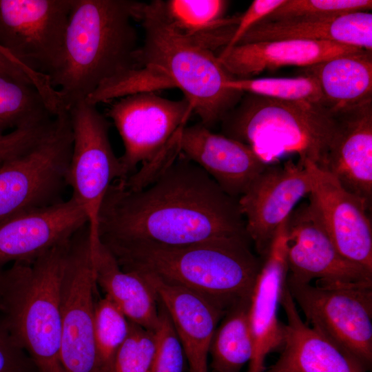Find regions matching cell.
<instances>
[{
	"label": "cell",
	"instance_id": "8d00e7d4",
	"mask_svg": "<svg viewBox=\"0 0 372 372\" xmlns=\"http://www.w3.org/2000/svg\"><path fill=\"white\" fill-rule=\"evenodd\" d=\"M285 1V0L253 1L246 11L240 15L233 37L222 52H226L236 45L250 29L266 18Z\"/></svg>",
	"mask_w": 372,
	"mask_h": 372
},
{
	"label": "cell",
	"instance_id": "7a4b0ae2",
	"mask_svg": "<svg viewBox=\"0 0 372 372\" xmlns=\"http://www.w3.org/2000/svg\"><path fill=\"white\" fill-rule=\"evenodd\" d=\"M141 2L73 0L61 63L50 76L64 110L101 85L141 68L136 21Z\"/></svg>",
	"mask_w": 372,
	"mask_h": 372
},
{
	"label": "cell",
	"instance_id": "e575fe53",
	"mask_svg": "<svg viewBox=\"0 0 372 372\" xmlns=\"http://www.w3.org/2000/svg\"><path fill=\"white\" fill-rule=\"evenodd\" d=\"M51 119L28 124L0 136V165L37 144L50 130Z\"/></svg>",
	"mask_w": 372,
	"mask_h": 372
},
{
	"label": "cell",
	"instance_id": "83f0119b",
	"mask_svg": "<svg viewBox=\"0 0 372 372\" xmlns=\"http://www.w3.org/2000/svg\"><path fill=\"white\" fill-rule=\"evenodd\" d=\"M53 116L34 85L0 72V136Z\"/></svg>",
	"mask_w": 372,
	"mask_h": 372
},
{
	"label": "cell",
	"instance_id": "ba28073f",
	"mask_svg": "<svg viewBox=\"0 0 372 372\" xmlns=\"http://www.w3.org/2000/svg\"><path fill=\"white\" fill-rule=\"evenodd\" d=\"M72 143L68 112H61L37 144L0 165V225L62 200Z\"/></svg>",
	"mask_w": 372,
	"mask_h": 372
},
{
	"label": "cell",
	"instance_id": "ac0fdd59",
	"mask_svg": "<svg viewBox=\"0 0 372 372\" xmlns=\"http://www.w3.org/2000/svg\"><path fill=\"white\" fill-rule=\"evenodd\" d=\"M178 149L237 199L267 165L247 145L214 133L201 123L182 130Z\"/></svg>",
	"mask_w": 372,
	"mask_h": 372
},
{
	"label": "cell",
	"instance_id": "7402d4cb",
	"mask_svg": "<svg viewBox=\"0 0 372 372\" xmlns=\"http://www.w3.org/2000/svg\"><path fill=\"white\" fill-rule=\"evenodd\" d=\"M280 305L287 323L278 360L264 372H364L340 349L304 322L285 285Z\"/></svg>",
	"mask_w": 372,
	"mask_h": 372
},
{
	"label": "cell",
	"instance_id": "4dcf8cb0",
	"mask_svg": "<svg viewBox=\"0 0 372 372\" xmlns=\"http://www.w3.org/2000/svg\"><path fill=\"white\" fill-rule=\"evenodd\" d=\"M371 8V0H285L260 22L329 18Z\"/></svg>",
	"mask_w": 372,
	"mask_h": 372
},
{
	"label": "cell",
	"instance_id": "d6986e66",
	"mask_svg": "<svg viewBox=\"0 0 372 372\" xmlns=\"http://www.w3.org/2000/svg\"><path fill=\"white\" fill-rule=\"evenodd\" d=\"M322 169L369 209L372 199V99L338 112Z\"/></svg>",
	"mask_w": 372,
	"mask_h": 372
},
{
	"label": "cell",
	"instance_id": "7c38bea8",
	"mask_svg": "<svg viewBox=\"0 0 372 372\" xmlns=\"http://www.w3.org/2000/svg\"><path fill=\"white\" fill-rule=\"evenodd\" d=\"M73 0H0V45L30 69L59 68Z\"/></svg>",
	"mask_w": 372,
	"mask_h": 372
},
{
	"label": "cell",
	"instance_id": "44dd1931",
	"mask_svg": "<svg viewBox=\"0 0 372 372\" xmlns=\"http://www.w3.org/2000/svg\"><path fill=\"white\" fill-rule=\"evenodd\" d=\"M363 49L331 42L290 39L238 44L217 56L231 76L249 79L283 66L306 68Z\"/></svg>",
	"mask_w": 372,
	"mask_h": 372
},
{
	"label": "cell",
	"instance_id": "836d02e7",
	"mask_svg": "<svg viewBox=\"0 0 372 372\" xmlns=\"http://www.w3.org/2000/svg\"><path fill=\"white\" fill-rule=\"evenodd\" d=\"M0 72L18 81L34 85L49 108L57 105L59 94L52 86L50 76L30 69L1 45Z\"/></svg>",
	"mask_w": 372,
	"mask_h": 372
},
{
	"label": "cell",
	"instance_id": "3957f363",
	"mask_svg": "<svg viewBox=\"0 0 372 372\" xmlns=\"http://www.w3.org/2000/svg\"><path fill=\"white\" fill-rule=\"evenodd\" d=\"M249 239L186 246L135 243L107 248L119 266L194 291L228 311L249 299L262 262Z\"/></svg>",
	"mask_w": 372,
	"mask_h": 372
},
{
	"label": "cell",
	"instance_id": "5b68a950",
	"mask_svg": "<svg viewBox=\"0 0 372 372\" xmlns=\"http://www.w3.org/2000/svg\"><path fill=\"white\" fill-rule=\"evenodd\" d=\"M70 240L5 270L0 313L37 372H63L61 287Z\"/></svg>",
	"mask_w": 372,
	"mask_h": 372
},
{
	"label": "cell",
	"instance_id": "8fae6325",
	"mask_svg": "<svg viewBox=\"0 0 372 372\" xmlns=\"http://www.w3.org/2000/svg\"><path fill=\"white\" fill-rule=\"evenodd\" d=\"M96 283L88 225L70 239L61 287L63 372H99L94 340Z\"/></svg>",
	"mask_w": 372,
	"mask_h": 372
},
{
	"label": "cell",
	"instance_id": "30bf717a",
	"mask_svg": "<svg viewBox=\"0 0 372 372\" xmlns=\"http://www.w3.org/2000/svg\"><path fill=\"white\" fill-rule=\"evenodd\" d=\"M72 149L67 176L72 197L85 211L92 247L99 242L98 218L110 186L123 179L121 165L112 147L110 125L96 105L82 100L68 110Z\"/></svg>",
	"mask_w": 372,
	"mask_h": 372
},
{
	"label": "cell",
	"instance_id": "8992f818",
	"mask_svg": "<svg viewBox=\"0 0 372 372\" xmlns=\"http://www.w3.org/2000/svg\"><path fill=\"white\" fill-rule=\"evenodd\" d=\"M137 21L144 32L138 60L181 90L201 123L209 128L238 103L242 92L225 87L231 76L214 52L174 32L162 19L152 1L142 3Z\"/></svg>",
	"mask_w": 372,
	"mask_h": 372
},
{
	"label": "cell",
	"instance_id": "d4e9b609",
	"mask_svg": "<svg viewBox=\"0 0 372 372\" xmlns=\"http://www.w3.org/2000/svg\"><path fill=\"white\" fill-rule=\"evenodd\" d=\"M96 283L131 322L154 331L159 318L158 300L149 284L124 271L100 241L92 250Z\"/></svg>",
	"mask_w": 372,
	"mask_h": 372
},
{
	"label": "cell",
	"instance_id": "277c9868",
	"mask_svg": "<svg viewBox=\"0 0 372 372\" xmlns=\"http://www.w3.org/2000/svg\"><path fill=\"white\" fill-rule=\"evenodd\" d=\"M221 121L223 135L249 146L266 165L297 154L323 169L338 114L320 104L247 94Z\"/></svg>",
	"mask_w": 372,
	"mask_h": 372
},
{
	"label": "cell",
	"instance_id": "52a82bcc",
	"mask_svg": "<svg viewBox=\"0 0 372 372\" xmlns=\"http://www.w3.org/2000/svg\"><path fill=\"white\" fill-rule=\"evenodd\" d=\"M194 112L183 97L171 100L154 91L138 92L116 99L106 116L122 139L119 157L123 178L133 174L140 182L152 179L178 152L182 130Z\"/></svg>",
	"mask_w": 372,
	"mask_h": 372
},
{
	"label": "cell",
	"instance_id": "6da1fadb",
	"mask_svg": "<svg viewBox=\"0 0 372 372\" xmlns=\"http://www.w3.org/2000/svg\"><path fill=\"white\" fill-rule=\"evenodd\" d=\"M98 238L106 248L249 239L238 199L180 153L140 188L119 179L110 186L99 213Z\"/></svg>",
	"mask_w": 372,
	"mask_h": 372
},
{
	"label": "cell",
	"instance_id": "603a6c76",
	"mask_svg": "<svg viewBox=\"0 0 372 372\" xmlns=\"http://www.w3.org/2000/svg\"><path fill=\"white\" fill-rule=\"evenodd\" d=\"M290 39L331 42L372 51V14L358 11L329 18L259 22L237 45Z\"/></svg>",
	"mask_w": 372,
	"mask_h": 372
},
{
	"label": "cell",
	"instance_id": "e0dca14e",
	"mask_svg": "<svg viewBox=\"0 0 372 372\" xmlns=\"http://www.w3.org/2000/svg\"><path fill=\"white\" fill-rule=\"evenodd\" d=\"M287 219L273 236L251 294L248 314L254 353L247 372H264L267 356L283 345L284 324L279 320L278 308L288 273Z\"/></svg>",
	"mask_w": 372,
	"mask_h": 372
},
{
	"label": "cell",
	"instance_id": "9c48e42d",
	"mask_svg": "<svg viewBox=\"0 0 372 372\" xmlns=\"http://www.w3.org/2000/svg\"><path fill=\"white\" fill-rule=\"evenodd\" d=\"M307 324L355 362L372 367V287L327 288L286 280Z\"/></svg>",
	"mask_w": 372,
	"mask_h": 372
},
{
	"label": "cell",
	"instance_id": "d590c367",
	"mask_svg": "<svg viewBox=\"0 0 372 372\" xmlns=\"http://www.w3.org/2000/svg\"><path fill=\"white\" fill-rule=\"evenodd\" d=\"M0 372H37L32 360L12 336L1 313Z\"/></svg>",
	"mask_w": 372,
	"mask_h": 372
},
{
	"label": "cell",
	"instance_id": "f546056e",
	"mask_svg": "<svg viewBox=\"0 0 372 372\" xmlns=\"http://www.w3.org/2000/svg\"><path fill=\"white\" fill-rule=\"evenodd\" d=\"M94 329L99 372H107L116 353L127 336L130 320L105 296L96 302Z\"/></svg>",
	"mask_w": 372,
	"mask_h": 372
},
{
	"label": "cell",
	"instance_id": "cb8c5ba5",
	"mask_svg": "<svg viewBox=\"0 0 372 372\" xmlns=\"http://www.w3.org/2000/svg\"><path fill=\"white\" fill-rule=\"evenodd\" d=\"M159 15L174 32L205 50L225 48L230 42L240 15L225 17V0H156Z\"/></svg>",
	"mask_w": 372,
	"mask_h": 372
},
{
	"label": "cell",
	"instance_id": "74e56055",
	"mask_svg": "<svg viewBox=\"0 0 372 372\" xmlns=\"http://www.w3.org/2000/svg\"><path fill=\"white\" fill-rule=\"evenodd\" d=\"M4 279H5V270L0 269V298L2 293Z\"/></svg>",
	"mask_w": 372,
	"mask_h": 372
},
{
	"label": "cell",
	"instance_id": "4fadbf2b",
	"mask_svg": "<svg viewBox=\"0 0 372 372\" xmlns=\"http://www.w3.org/2000/svg\"><path fill=\"white\" fill-rule=\"evenodd\" d=\"M287 280L327 287H372V272L336 249L312 203L296 207L287 223Z\"/></svg>",
	"mask_w": 372,
	"mask_h": 372
},
{
	"label": "cell",
	"instance_id": "d6a6232c",
	"mask_svg": "<svg viewBox=\"0 0 372 372\" xmlns=\"http://www.w3.org/2000/svg\"><path fill=\"white\" fill-rule=\"evenodd\" d=\"M156 351L150 372H183L185 353L172 322L158 301Z\"/></svg>",
	"mask_w": 372,
	"mask_h": 372
},
{
	"label": "cell",
	"instance_id": "5bb4252c",
	"mask_svg": "<svg viewBox=\"0 0 372 372\" xmlns=\"http://www.w3.org/2000/svg\"><path fill=\"white\" fill-rule=\"evenodd\" d=\"M311 189L302 162L289 159L267 165L238 198L247 233L261 257L267 255L278 228Z\"/></svg>",
	"mask_w": 372,
	"mask_h": 372
},
{
	"label": "cell",
	"instance_id": "ffe728a7",
	"mask_svg": "<svg viewBox=\"0 0 372 372\" xmlns=\"http://www.w3.org/2000/svg\"><path fill=\"white\" fill-rule=\"evenodd\" d=\"M138 276L149 284L167 311L187 360L189 372H208L211 341L227 311L185 288L152 276Z\"/></svg>",
	"mask_w": 372,
	"mask_h": 372
},
{
	"label": "cell",
	"instance_id": "9a60e30c",
	"mask_svg": "<svg viewBox=\"0 0 372 372\" xmlns=\"http://www.w3.org/2000/svg\"><path fill=\"white\" fill-rule=\"evenodd\" d=\"M301 161L311 178L309 200L336 249L345 259L372 272L369 209L331 174L309 160Z\"/></svg>",
	"mask_w": 372,
	"mask_h": 372
},
{
	"label": "cell",
	"instance_id": "f1b7e54d",
	"mask_svg": "<svg viewBox=\"0 0 372 372\" xmlns=\"http://www.w3.org/2000/svg\"><path fill=\"white\" fill-rule=\"evenodd\" d=\"M225 87L242 93L287 101L308 102L326 105L316 79L303 74L293 78H232Z\"/></svg>",
	"mask_w": 372,
	"mask_h": 372
},
{
	"label": "cell",
	"instance_id": "4316f807",
	"mask_svg": "<svg viewBox=\"0 0 372 372\" xmlns=\"http://www.w3.org/2000/svg\"><path fill=\"white\" fill-rule=\"evenodd\" d=\"M249 301L245 299L233 305L215 329L209 352L210 372H240L249 363L254 353Z\"/></svg>",
	"mask_w": 372,
	"mask_h": 372
},
{
	"label": "cell",
	"instance_id": "1f68e13d",
	"mask_svg": "<svg viewBox=\"0 0 372 372\" xmlns=\"http://www.w3.org/2000/svg\"><path fill=\"white\" fill-rule=\"evenodd\" d=\"M156 351L154 331L130 321L127 338L107 372H150Z\"/></svg>",
	"mask_w": 372,
	"mask_h": 372
},
{
	"label": "cell",
	"instance_id": "2e32d148",
	"mask_svg": "<svg viewBox=\"0 0 372 372\" xmlns=\"http://www.w3.org/2000/svg\"><path fill=\"white\" fill-rule=\"evenodd\" d=\"M87 224L85 211L72 196L7 220L0 225V269L9 262H32Z\"/></svg>",
	"mask_w": 372,
	"mask_h": 372
},
{
	"label": "cell",
	"instance_id": "484cf974",
	"mask_svg": "<svg viewBox=\"0 0 372 372\" xmlns=\"http://www.w3.org/2000/svg\"><path fill=\"white\" fill-rule=\"evenodd\" d=\"M302 71L316 79L327 107L335 113L372 99V51L338 55Z\"/></svg>",
	"mask_w": 372,
	"mask_h": 372
}]
</instances>
